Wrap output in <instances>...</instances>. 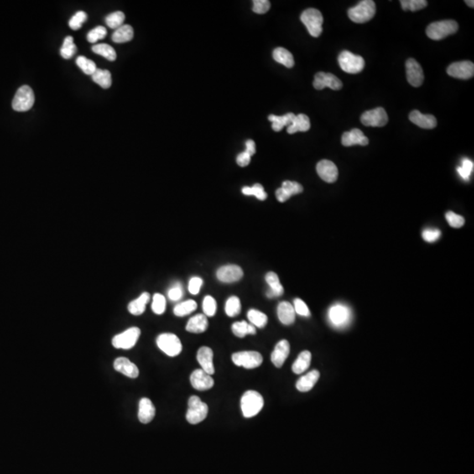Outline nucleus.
<instances>
[{
	"label": "nucleus",
	"mask_w": 474,
	"mask_h": 474,
	"mask_svg": "<svg viewBox=\"0 0 474 474\" xmlns=\"http://www.w3.org/2000/svg\"><path fill=\"white\" fill-rule=\"evenodd\" d=\"M458 29H459V24L455 21L447 20V21H442V22H433L429 25L426 29V33L429 39L440 41V40L444 39L445 37L449 36L450 34L457 33Z\"/></svg>",
	"instance_id": "7ed1b4c3"
},
{
	"label": "nucleus",
	"mask_w": 474,
	"mask_h": 474,
	"mask_svg": "<svg viewBox=\"0 0 474 474\" xmlns=\"http://www.w3.org/2000/svg\"><path fill=\"white\" fill-rule=\"evenodd\" d=\"M300 21L305 25L308 33L313 37H319L323 32L324 17L321 12L314 8H309L302 12Z\"/></svg>",
	"instance_id": "20e7f679"
},
{
	"label": "nucleus",
	"mask_w": 474,
	"mask_h": 474,
	"mask_svg": "<svg viewBox=\"0 0 474 474\" xmlns=\"http://www.w3.org/2000/svg\"><path fill=\"white\" fill-rule=\"evenodd\" d=\"M207 328H208L207 317L205 314H199L188 320L185 329L188 332L200 334V333L205 332Z\"/></svg>",
	"instance_id": "cd10ccee"
},
{
	"label": "nucleus",
	"mask_w": 474,
	"mask_h": 474,
	"mask_svg": "<svg viewBox=\"0 0 474 474\" xmlns=\"http://www.w3.org/2000/svg\"><path fill=\"white\" fill-rule=\"evenodd\" d=\"M329 319L335 328H345L350 323L351 311L347 306L337 303L329 308Z\"/></svg>",
	"instance_id": "9d476101"
},
{
	"label": "nucleus",
	"mask_w": 474,
	"mask_h": 474,
	"mask_svg": "<svg viewBox=\"0 0 474 474\" xmlns=\"http://www.w3.org/2000/svg\"><path fill=\"white\" fill-rule=\"evenodd\" d=\"M266 280L270 286V290L267 293V296L269 298H274L283 295L284 288L279 282L278 275L273 272H268L266 276Z\"/></svg>",
	"instance_id": "c756f323"
},
{
	"label": "nucleus",
	"mask_w": 474,
	"mask_h": 474,
	"mask_svg": "<svg viewBox=\"0 0 474 474\" xmlns=\"http://www.w3.org/2000/svg\"><path fill=\"white\" fill-rule=\"evenodd\" d=\"M465 3L467 4V5H468L469 6H471V8H473L474 7L473 1H469V0H466V1H465Z\"/></svg>",
	"instance_id": "e2e57ef3"
},
{
	"label": "nucleus",
	"mask_w": 474,
	"mask_h": 474,
	"mask_svg": "<svg viewBox=\"0 0 474 474\" xmlns=\"http://www.w3.org/2000/svg\"><path fill=\"white\" fill-rule=\"evenodd\" d=\"M149 299H150L149 293L145 292V293H142V295L138 297L137 299L130 302L129 304H128V307H127L130 314H132L133 315H141V314H143L145 311L146 305L148 304Z\"/></svg>",
	"instance_id": "7c9ffc66"
},
{
	"label": "nucleus",
	"mask_w": 474,
	"mask_h": 474,
	"mask_svg": "<svg viewBox=\"0 0 474 474\" xmlns=\"http://www.w3.org/2000/svg\"><path fill=\"white\" fill-rule=\"evenodd\" d=\"M87 20V14L84 11H79L70 18L69 22V26L73 30H79L82 27V25L84 24Z\"/></svg>",
	"instance_id": "3c124183"
},
{
	"label": "nucleus",
	"mask_w": 474,
	"mask_h": 474,
	"mask_svg": "<svg viewBox=\"0 0 474 474\" xmlns=\"http://www.w3.org/2000/svg\"><path fill=\"white\" fill-rule=\"evenodd\" d=\"M271 8V2L268 0H254L253 12L258 14H263Z\"/></svg>",
	"instance_id": "5fc2aeb1"
},
{
	"label": "nucleus",
	"mask_w": 474,
	"mask_h": 474,
	"mask_svg": "<svg viewBox=\"0 0 474 474\" xmlns=\"http://www.w3.org/2000/svg\"><path fill=\"white\" fill-rule=\"evenodd\" d=\"M319 377H320V372H318L317 370H313L311 372L302 376L299 381H297V389L302 393L310 391L314 387V385L317 383Z\"/></svg>",
	"instance_id": "a878e982"
},
{
	"label": "nucleus",
	"mask_w": 474,
	"mask_h": 474,
	"mask_svg": "<svg viewBox=\"0 0 474 474\" xmlns=\"http://www.w3.org/2000/svg\"><path fill=\"white\" fill-rule=\"evenodd\" d=\"M75 63L78 64V66L83 70V72L85 73V75H93V73L97 70V66L96 64L94 63L93 61L90 60L88 58H85V56H79L77 58V61Z\"/></svg>",
	"instance_id": "79ce46f5"
},
{
	"label": "nucleus",
	"mask_w": 474,
	"mask_h": 474,
	"mask_svg": "<svg viewBox=\"0 0 474 474\" xmlns=\"http://www.w3.org/2000/svg\"><path fill=\"white\" fill-rule=\"evenodd\" d=\"M293 308H294L295 313L301 315V316H304V317H309L310 316L309 308H308L307 304L302 299H294V307H293Z\"/></svg>",
	"instance_id": "6e6d98bb"
},
{
	"label": "nucleus",
	"mask_w": 474,
	"mask_h": 474,
	"mask_svg": "<svg viewBox=\"0 0 474 474\" xmlns=\"http://www.w3.org/2000/svg\"><path fill=\"white\" fill-rule=\"evenodd\" d=\"M302 192H303V186L301 184L297 182L287 180V181L283 182L282 186L276 191V197L279 202L283 203L289 200L293 195L300 194Z\"/></svg>",
	"instance_id": "6ab92c4d"
},
{
	"label": "nucleus",
	"mask_w": 474,
	"mask_h": 474,
	"mask_svg": "<svg viewBox=\"0 0 474 474\" xmlns=\"http://www.w3.org/2000/svg\"><path fill=\"white\" fill-rule=\"evenodd\" d=\"M34 100L35 97L32 88L28 85H23L16 91L12 100V108L17 112H27L33 107Z\"/></svg>",
	"instance_id": "423d86ee"
},
{
	"label": "nucleus",
	"mask_w": 474,
	"mask_h": 474,
	"mask_svg": "<svg viewBox=\"0 0 474 474\" xmlns=\"http://www.w3.org/2000/svg\"><path fill=\"white\" fill-rule=\"evenodd\" d=\"M91 78L93 82L104 89H108L112 85V75L109 70L97 69Z\"/></svg>",
	"instance_id": "e433bc0d"
},
{
	"label": "nucleus",
	"mask_w": 474,
	"mask_h": 474,
	"mask_svg": "<svg viewBox=\"0 0 474 474\" xmlns=\"http://www.w3.org/2000/svg\"><path fill=\"white\" fill-rule=\"evenodd\" d=\"M248 319L251 321V324L259 329L264 328L268 321L267 315L256 309H251L248 312Z\"/></svg>",
	"instance_id": "58836bf2"
},
{
	"label": "nucleus",
	"mask_w": 474,
	"mask_h": 474,
	"mask_svg": "<svg viewBox=\"0 0 474 474\" xmlns=\"http://www.w3.org/2000/svg\"><path fill=\"white\" fill-rule=\"evenodd\" d=\"M92 51L95 54L102 55L103 58H106L107 60L112 61V62L116 60V58H117V54H116L115 49L111 46L108 45V44H106V43L93 46L92 47Z\"/></svg>",
	"instance_id": "ea45409f"
},
{
	"label": "nucleus",
	"mask_w": 474,
	"mask_h": 474,
	"mask_svg": "<svg viewBox=\"0 0 474 474\" xmlns=\"http://www.w3.org/2000/svg\"><path fill=\"white\" fill-rule=\"evenodd\" d=\"M376 13V5L372 0H363L358 5L350 8L348 16L355 23H366L371 21Z\"/></svg>",
	"instance_id": "f03ea898"
},
{
	"label": "nucleus",
	"mask_w": 474,
	"mask_h": 474,
	"mask_svg": "<svg viewBox=\"0 0 474 474\" xmlns=\"http://www.w3.org/2000/svg\"><path fill=\"white\" fill-rule=\"evenodd\" d=\"M312 355L310 351L304 350L299 354L296 361L293 363V372L295 374H301L302 372H306L311 364Z\"/></svg>",
	"instance_id": "473e14b6"
},
{
	"label": "nucleus",
	"mask_w": 474,
	"mask_h": 474,
	"mask_svg": "<svg viewBox=\"0 0 474 474\" xmlns=\"http://www.w3.org/2000/svg\"><path fill=\"white\" fill-rule=\"evenodd\" d=\"M232 331L236 336L242 338L245 335H255L257 333V329L252 324H249L248 323L242 320L233 324Z\"/></svg>",
	"instance_id": "c9c22d12"
},
{
	"label": "nucleus",
	"mask_w": 474,
	"mask_h": 474,
	"mask_svg": "<svg viewBox=\"0 0 474 474\" xmlns=\"http://www.w3.org/2000/svg\"><path fill=\"white\" fill-rule=\"evenodd\" d=\"M217 278L219 280L223 283H234L239 281L243 276L242 268L236 264H229L222 266L218 270Z\"/></svg>",
	"instance_id": "a211bd4d"
},
{
	"label": "nucleus",
	"mask_w": 474,
	"mask_h": 474,
	"mask_svg": "<svg viewBox=\"0 0 474 474\" xmlns=\"http://www.w3.org/2000/svg\"><path fill=\"white\" fill-rule=\"evenodd\" d=\"M157 345L163 353L169 356H178L183 349L181 341L177 335L172 333H163L158 335Z\"/></svg>",
	"instance_id": "0eeeda50"
},
{
	"label": "nucleus",
	"mask_w": 474,
	"mask_h": 474,
	"mask_svg": "<svg viewBox=\"0 0 474 474\" xmlns=\"http://www.w3.org/2000/svg\"><path fill=\"white\" fill-rule=\"evenodd\" d=\"M77 52V46L74 44L72 36H67L61 49V55L64 59H70Z\"/></svg>",
	"instance_id": "37998d69"
},
{
	"label": "nucleus",
	"mask_w": 474,
	"mask_h": 474,
	"mask_svg": "<svg viewBox=\"0 0 474 474\" xmlns=\"http://www.w3.org/2000/svg\"><path fill=\"white\" fill-rule=\"evenodd\" d=\"M245 144H246V150H245V152H247L251 157H252V156L256 153V144H255V142L252 141V140H248Z\"/></svg>",
	"instance_id": "680f3d73"
},
{
	"label": "nucleus",
	"mask_w": 474,
	"mask_h": 474,
	"mask_svg": "<svg viewBox=\"0 0 474 474\" xmlns=\"http://www.w3.org/2000/svg\"><path fill=\"white\" fill-rule=\"evenodd\" d=\"M338 63L342 70L349 74H357L361 72L365 68L364 58L347 50L339 54Z\"/></svg>",
	"instance_id": "6e6552de"
},
{
	"label": "nucleus",
	"mask_w": 474,
	"mask_h": 474,
	"mask_svg": "<svg viewBox=\"0 0 474 474\" xmlns=\"http://www.w3.org/2000/svg\"><path fill=\"white\" fill-rule=\"evenodd\" d=\"M190 381L193 387L199 391L211 389L215 385V381L211 375L206 373L202 369H197L194 371L191 374Z\"/></svg>",
	"instance_id": "dca6fc26"
},
{
	"label": "nucleus",
	"mask_w": 474,
	"mask_h": 474,
	"mask_svg": "<svg viewBox=\"0 0 474 474\" xmlns=\"http://www.w3.org/2000/svg\"><path fill=\"white\" fill-rule=\"evenodd\" d=\"M406 71L408 83L414 87H419L424 81L423 68L419 63L413 58H409L406 62Z\"/></svg>",
	"instance_id": "2eb2a0df"
},
{
	"label": "nucleus",
	"mask_w": 474,
	"mask_h": 474,
	"mask_svg": "<svg viewBox=\"0 0 474 474\" xmlns=\"http://www.w3.org/2000/svg\"><path fill=\"white\" fill-rule=\"evenodd\" d=\"M134 29L130 25H122L121 27L115 29L112 33V42L115 43H125L133 39Z\"/></svg>",
	"instance_id": "72a5a7b5"
},
{
	"label": "nucleus",
	"mask_w": 474,
	"mask_h": 474,
	"mask_svg": "<svg viewBox=\"0 0 474 474\" xmlns=\"http://www.w3.org/2000/svg\"><path fill=\"white\" fill-rule=\"evenodd\" d=\"M409 120L414 124L424 129H432L438 126V121L435 116L432 115H423L417 110L410 112Z\"/></svg>",
	"instance_id": "b1692460"
},
{
	"label": "nucleus",
	"mask_w": 474,
	"mask_h": 474,
	"mask_svg": "<svg viewBox=\"0 0 474 474\" xmlns=\"http://www.w3.org/2000/svg\"><path fill=\"white\" fill-rule=\"evenodd\" d=\"M360 120L366 127H384L388 122V116L385 109L377 107L364 112Z\"/></svg>",
	"instance_id": "f8f14e48"
},
{
	"label": "nucleus",
	"mask_w": 474,
	"mask_h": 474,
	"mask_svg": "<svg viewBox=\"0 0 474 474\" xmlns=\"http://www.w3.org/2000/svg\"><path fill=\"white\" fill-rule=\"evenodd\" d=\"M217 310V304L215 299L212 296H205L203 300V311L205 316L212 317L215 315Z\"/></svg>",
	"instance_id": "09e8293b"
},
{
	"label": "nucleus",
	"mask_w": 474,
	"mask_h": 474,
	"mask_svg": "<svg viewBox=\"0 0 474 474\" xmlns=\"http://www.w3.org/2000/svg\"><path fill=\"white\" fill-rule=\"evenodd\" d=\"M152 310L156 314H163L166 309V299L165 297L160 294V293H156L153 296V302H152Z\"/></svg>",
	"instance_id": "de8ad7c7"
},
{
	"label": "nucleus",
	"mask_w": 474,
	"mask_h": 474,
	"mask_svg": "<svg viewBox=\"0 0 474 474\" xmlns=\"http://www.w3.org/2000/svg\"><path fill=\"white\" fill-rule=\"evenodd\" d=\"M184 294L183 289H182L181 285L177 284L174 287H172L168 292V297L170 300L177 301L178 299H181Z\"/></svg>",
	"instance_id": "bf43d9fd"
},
{
	"label": "nucleus",
	"mask_w": 474,
	"mask_h": 474,
	"mask_svg": "<svg viewBox=\"0 0 474 474\" xmlns=\"http://www.w3.org/2000/svg\"><path fill=\"white\" fill-rule=\"evenodd\" d=\"M208 414V407L198 396H192L188 401L186 420L191 424H198L205 420Z\"/></svg>",
	"instance_id": "39448f33"
},
{
	"label": "nucleus",
	"mask_w": 474,
	"mask_h": 474,
	"mask_svg": "<svg viewBox=\"0 0 474 474\" xmlns=\"http://www.w3.org/2000/svg\"><path fill=\"white\" fill-rule=\"evenodd\" d=\"M141 335V330L137 327H132L125 330L124 332L115 335L112 338V344L116 349L130 350L136 345Z\"/></svg>",
	"instance_id": "1a4fd4ad"
},
{
	"label": "nucleus",
	"mask_w": 474,
	"mask_h": 474,
	"mask_svg": "<svg viewBox=\"0 0 474 474\" xmlns=\"http://www.w3.org/2000/svg\"><path fill=\"white\" fill-rule=\"evenodd\" d=\"M263 398L258 392L250 390L243 393L241 399L242 414L246 418L256 416L263 408Z\"/></svg>",
	"instance_id": "f257e3e1"
},
{
	"label": "nucleus",
	"mask_w": 474,
	"mask_h": 474,
	"mask_svg": "<svg viewBox=\"0 0 474 474\" xmlns=\"http://www.w3.org/2000/svg\"><path fill=\"white\" fill-rule=\"evenodd\" d=\"M278 317L285 325H291L295 320V311L293 305L287 301H282L278 304Z\"/></svg>",
	"instance_id": "bb28decb"
},
{
	"label": "nucleus",
	"mask_w": 474,
	"mask_h": 474,
	"mask_svg": "<svg viewBox=\"0 0 474 474\" xmlns=\"http://www.w3.org/2000/svg\"><path fill=\"white\" fill-rule=\"evenodd\" d=\"M457 170L461 178L465 180H469L472 170H473V162L469 159H464L460 166L457 168Z\"/></svg>",
	"instance_id": "8fccbe9b"
},
{
	"label": "nucleus",
	"mask_w": 474,
	"mask_h": 474,
	"mask_svg": "<svg viewBox=\"0 0 474 474\" xmlns=\"http://www.w3.org/2000/svg\"><path fill=\"white\" fill-rule=\"evenodd\" d=\"M311 124H310V120L308 116L303 113L299 115H295L293 119L292 124L287 127V133L293 135L297 132H307L310 129Z\"/></svg>",
	"instance_id": "c85d7f7f"
},
{
	"label": "nucleus",
	"mask_w": 474,
	"mask_h": 474,
	"mask_svg": "<svg viewBox=\"0 0 474 474\" xmlns=\"http://www.w3.org/2000/svg\"><path fill=\"white\" fill-rule=\"evenodd\" d=\"M441 236V231L437 229H427L423 232V238L428 242H435Z\"/></svg>",
	"instance_id": "4d7b16f0"
},
{
	"label": "nucleus",
	"mask_w": 474,
	"mask_h": 474,
	"mask_svg": "<svg viewBox=\"0 0 474 474\" xmlns=\"http://www.w3.org/2000/svg\"><path fill=\"white\" fill-rule=\"evenodd\" d=\"M225 311L227 316L235 317L241 312V302L238 297L232 296L227 299L225 307Z\"/></svg>",
	"instance_id": "a19ab883"
},
{
	"label": "nucleus",
	"mask_w": 474,
	"mask_h": 474,
	"mask_svg": "<svg viewBox=\"0 0 474 474\" xmlns=\"http://www.w3.org/2000/svg\"><path fill=\"white\" fill-rule=\"evenodd\" d=\"M316 172L323 180L327 183H334L338 178V169L331 161L321 160L316 165Z\"/></svg>",
	"instance_id": "f3484780"
},
{
	"label": "nucleus",
	"mask_w": 474,
	"mask_h": 474,
	"mask_svg": "<svg viewBox=\"0 0 474 474\" xmlns=\"http://www.w3.org/2000/svg\"><path fill=\"white\" fill-rule=\"evenodd\" d=\"M448 75L459 79H470L474 75V64L470 61L457 62L450 64L447 69Z\"/></svg>",
	"instance_id": "ddd939ff"
},
{
	"label": "nucleus",
	"mask_w": 474,
	"mask_h": 474,
	"mask_svg": "<svg viewBox=\"0 0 474 474\" xmlns=\"http://www.w3.org/2000/svg\"><path fill=\"white\" fill-rule=\"evenodd\" d=\"M197 307H198V305H197L196 302L193 300V299H189V300L181 302V303H179V304L176 306L174 309H173V312H174V314L177 316L182 317V316H185V315H188L191 313L195 311L197 309Z\"/></svg>",
	"instance_id": "4c0bfd02"
},
{
	"label": "nucleus",
	"mask_w": 474,
	"mask_h": 474,
	"mask_svg": "<svg viewBox=\"0 0 474 474\" xmlns=\"http://www.w3.org/2000/svg\"><path fill=\"white\" fill-rule=\"evenodd\" d=\"M448 223L454 229H459L465 225V219L461 215H457L453 212H448L445 215Z\"/></svg>",
	"instance_id": "864d4df0"
},
{
	"label": "nucleus",
	"mask_w": 474,
	"mask_h": 474,
	"mask_svg": "<svg viewBox=\"0 0 474 474\" xmlns=\"http://www.w3.org/2000/svg\"><path fill=\"white\" fill-rule=\"evenodd\" d=\"M113 368L116 372L131 378H136L139 376V369L127 357L121 356L116 358L113 362Z\"/></svg>",
	"instance_id": "aec40b11"
},
{
	"label": "nucleus",
	"mask_w": 474,
	"mask_h": 474,
	"mask_svg": "<svg viewBox=\"0 0 474 474\" xmlns=\"http://www.w3.org/2000/svg\"><path fill=\"white\" fill-rule=\"evenodd\" d=\"M289 353H290L289 342L287 340H281L277 344L272 353V356H271L272 362L276 367L280 368L284 365L285 361L287 360Z\"/></svg>",
	"instance_id": "5701e85b"
},
{
	"label": "nucleus",
	"mask_w": 474,
	"mask_h": 474,
	"mask_svg": "<svg viewBox=\"0 0 474 474\" xmlns=\"http://www.w3.org/2000/svg\"><path fill=\"white\" fill-rule=\"evenodd\" d=\"M313 85L316 90H324V88L329 87L334 91H338L343 87V83L331 73L318 72L314 75Z\"/></svg>",
	"instance_id": "4468645a"
},
{
	"label": "nucleus",
	"mask_w": 474,
	"mask_h": 474,
	"mask_svg": "<svg viewBox=\"0 0 474 474\" xmlns=\"http://www.w3.org/2000/svg\"><path fill=\"white\" fill-rule=\"evenodd\" d=\"M232 361L236 366L254 369L262 365L263 356L257 351H240L233 354Z\"/></svg>",
	"instance_id": "9b49d317"
},
{
	"label": "nucleus",
	"mask_w": 474,
	"mask_h": 474,
	"mask_svg": "<svg viewBox=\"0 0 474 474\" xmlns=\"http://www.w3.org/2000/svg\"><path fill=\"white\" fill-rule=\"evenodd\" d=\"M401 5L404 11L416 12L418 10L425 8L428 6V2L426 0H402Z\"/></svg>",
	"instance_id": "49530a36"
},
{
	"label": "nucleus",
	"mask_w": 474,
	"mask_h": 474,
	"mask_svg": "<svg viewBox=\"0 0 474 474\" xmlns=\"http://www.w3.org/2000/svg\"><path fill=\"white\" fill-rule=\"evenodd\" d=\"M202 278H199V277H194V278H191L189 286H188L189 292L192 294L196 295V294L200 293V288L202 287Z\"/></svg>",
	"instance_id": "13d9d810"
},
{
	"label": "nucleus",
	"mask_w": 474,
	"mask_h": 474,
	"mask_svg": "<svg viewBox=\"0 0 474 474\" xmlns=\"http://www.w3.org/2000/svg\"><path fill=\"white\" fill-rule=\"evenodd\" d=\"M106 33H107V31H106V27L99 26L88 33L87 41L89 43H95L99 40L104 39L106 36Z\"/></svg>",
	"instance_id": "603ef678"
},
{
	"label": "nucleus",
	"mask_w": 474,
	"mask_h": 474,
	"mask_svg": "<svg viewBox=\"0 0 474 474\" xmlns=\"http://www.w3.org/2000/svg\"><path fill=\"white\" fill-rule=\"evenodd\" d=\"M156 415V408L150 400L148 398H142L139 402V410H138V418L142 423L147 424L150 423L154 419Z\"/></svg>",
	"instance_id": "393cba45"
},
{
	"label": "nucleus",
	"mask_w": 474,
	"mask_h": 474,
	"mask_svg": "<svg viewBox=\"0 0 474 474\" xmlns=\"http://www.w3.org/2000/svg\"><path fill=\"white\" fill-rule=\"evenodd\" d=\"M274 60L278 64H283L287 68H292L294 65V59L290 51L284 48H277L272 53Z\"/></svg>",
	"instance_id": "f704fd0d"
},
{
	"label": "nucleus",
	"mask_w": 474,
	"mask_h": 474,
	"mask_svg": "<svg viewBox=\"0 0 474 474\" xmlns=\"http://www.w3.org/2000/svg\"><path fill=\"white\" fill-rule=\"evenodd\" d=\"M242 194L244 195H247V196H253L256 197L257 199L260 200H266L267 198V194L266 193V191L263 190V187L260 184H254L252 187H249V186H244V187L242 189Z\"/></svg>",
	"instance_id": "a18cd8bd"
},
{
	"label": "nucleus",
	"mask_w": 474,
	"mask_h": 474,
	"mask_svg": "<svg viewBox=\"0 0 474 474\" xmlns=\"http://www.w3.org/2000/svg\"><path fill=\"white\" fill-rule=\"evenodd\" d=\"M295 117V115L293 113V112H289V113H287V115H283V116H277V115H270L269 116V121L272 122V129L276 131V132H279L281 130L283 129L285 127H289L292 122H293V119Z\"/></svg>",
	"instance_id": "2f4dec72"
},
{
	"label": "nucleus",
	"mask_w": 474,
	"mask_h": 474,
	"mask_svg": "<svg viewBox=\"0 0 474 474\" xmlns=\"http://www.w3.org/2000/svg\"><path fill=\"white\" fill-rule=\"evenodd\" d=\"M369 140L362 131L357 128L345 132L342 136V144L345 147L354 145H368Z\"/></svg>",
	"instance_id": "412c9836"
},
{
	"label": "nucleus",
	"mask_w": 474,
	"mask_h": 474,
	"mask_svg": "<svg viewBox=\"0 0 474 474\" xmlns=\"http://www.w3.org/2000/svg\"><path fill=\"white\" fill-rule=\"evenodd\" d=\"M214 352L209 347L200 348L197 353V360L201 366L203 371H205L209 375L215 373V366H214Z\"/></svg>",
	"instance_id": "4be33fe9"
},
{
	"label": "nucleus",
	"mask_w": 474,
	"mask_h": 474,
	"mask_svg": "<svg viewBox=\"0 0 474 474\" xmlns=\"http://www.w3.org/2000/svg\"><path fill=\"white\" fill-rule=\"evenodd\" d=\"M251 157L247 152H242L236 157V163H238L239 166L245 167L251 163Z\"/></svg>",
	"instance_id": "052dcab7"
},
{
	"label": "nucleus",
	"mask_w": 474,
	"mask_h": 474,
	"mask_svg": "<svg viewBox=\"0 0 474 474\" xmlns=\"http://www.w3.org/2000/svg\"><path fill=\"white\" fill-rule=\"evenodd\" d=\"M125 21V14L121 11L112 12L111 14L106 16V23L110 28L117 29L123 25Z\"/></svg>",
	"instance_id": "c03bdc74"
}]
</instances>
